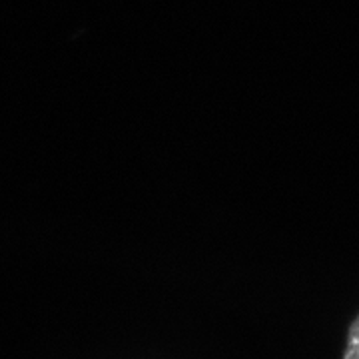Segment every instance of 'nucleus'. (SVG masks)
<instances>
[{
  "label": "nucleus",
  "mask_w": 359,
  "mask_h": 359,
  "mask_svg": "<svg viewBox=\"0 0 359 359\" xmlns=\"http://www.w3.org/2000/svg\"><path fill=\"white\" fill-rule=\"evenodd\" d=\"M344 359H359V316L351 321V325L347 330Z\"/></svg>",
  "instance_id": "1"
}]
</instances>
